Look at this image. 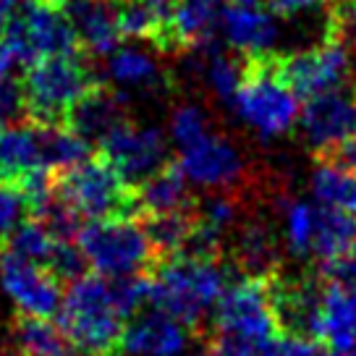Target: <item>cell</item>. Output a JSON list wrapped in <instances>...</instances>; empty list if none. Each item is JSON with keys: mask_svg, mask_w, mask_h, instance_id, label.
Returning <instances> with one entry per match:
<instances>
[{"mask_svg": "<svg viewBox=\"0 0 356 356\" xmlns=\"http://www.w3.org/2000/svg\"><path fill=\"white\" fill-rule=\"evenodd\" d=\"M228 286L222 257H165L149 273V307L170 314L189 330H202Z\"/></svg>", "mask_w": 356, "mask_h": 356, "instance_id": "6da1fadb", "label": "cell"}, {"mask_svg": "<svg viewBox=\"0 0 356 356\" xmlns=\"http://www.w3.org/2000/svg\"><path fill=\"white\" fill-rule=\"evenodd\" d=\"M58 325L81 356H105L123 348L129 320L115 304L111 278L87 273L68 286Z\"/></svg>", "mask_w": 356, "mask_h": 356, "instance_id": "7a4b0ae2", "label": "cell"}, {"mask_svg": "<svg viewBox=\"0 0 356 356\" xmlns=\"http://www.w3.org/2000/svg\"><path fill=\"white\" fill-rule=\"evenodd\" d=\"M97 84L100 81L81 56L42 58L24 74V113L29 123L44 129L66 126L74 105Z\"/></svg>", "mask_w": 356, "mask_h": 356, "instance_id": "3957f363", "label": "cell"}, {"mask_svg": "<svg viewBox=\"0 0 356 356\" xmlns=\"http://www.w3.org/2000/svg\"><path fill=\"white\" fill-rule=\"evenodd\" d=\"M56 194L84 220H113V218H139L136 189L111 165L105 155L56 173Z\"/></svg>", "mask_w": 356, "mask_h": 356, "instance_id": "277c9868", "label": "cell"}, {"mask_svg": "<svg viewBox=\"0 0 356 356\" xmlns=\"http://www.w3.org/2000/svg\"><path fill=\"white\" fill-rule=\"evenodd\" d=\"M76 246L87 265L105 278L145 275L160 262V254L147 236L139 218L89 220L81 225Z\"/></svg>", "mask_w": 356, "mask_h": 356, "instance_id": "5b68a950", "label": "cell"}, {"mask_svg": "<svg viewBox=\"0 0 356 356\" xmlns=\"http://www.w3.org/2000/svg\"><path fill=\"white\" fill-rule=\"evenodd\" d=\"M267 56L244 58V81L236 92L234 113L262 139L289 134L301 118L299 97L278 79Z\"/></svg>", "mask_w": 356, "mask_h": 356, "instance_id": "8992f818", "label": "cell"}, {"mask_svg": "<svg viewBox=\"0 0 356 356\" xmlns=\"http://www.w3.org/2000/svg\"><path fill=\"white\" fill-rule=\"evenodd\" d=\"M351 56H354L351 47L327 29L320 44L299 50V53H286V56L273 53L270 60H273L278 79L286 87L293 89L299 100H312L325 92L351 84V71H354Z\"/></svg>", "mask_w": 356, "mask_h": 356, "instance_id": "52a82bcc", "label": "cell"}, {"mask_svg": "<svg viewBox=\"0 0 356 356\" xmlns=\"http://www.w3.org/2000/svg\"><path fill=\"white\" fill-rule=\"evenodd\" d=\"M212 333L257 346L280 333L270 293V278L238 275L212 312Z\"/></svg>", "mask_w": 356, "mask_h": 356, "instance_id": "ba28073f", "label": "cell"}, {"mask_svg": "<svg viewBox=\"0 0 356 356\" xmlns=\"http://www.w3.org/2000/svg\"><path fill=\"white\" fill-rule=\"evenodd\" d=\"M299 129L314 160L333 155L356 134V81L307 100Z\"/></svg>", "mask_w": 356, "mask_h": 356, "instance_id": "9c48e42d", "label": "cell"}, {"mask_svg": "<svg viewBox=\"0 0 356 356\" xmlns=\"http://www.w3.org/2000/svg\"><path fill=\"white\" fill-rule=\"evenodd\" d=\"M100 155L111 160V165L134 189L170 163L163 131L155 126H136L134 121L121 123L102 139Z\"/></svg>", "mask_w": 356, "mask_h": 356, "instance_id": "30bf717a", "label": "cell"}, {"mask_svg": "<svg viewBox=\"0 0 356 356\" xmlns=\"http://www.w3.org/2000/svg\"><path fill=\"white\" fill-rule=\"evenodd\" d=\"M0 286L16 304L19 314L50 320L63 307V280L44 265L29 262L13 252L0 254Z\"/></svg>", "mask_w": 356, "mask_h": 356, "instance_id": "8fae6325", "label": "cell"}, {"mask_svg": "<svg viewBox=\"0 0 356 356\" xmlns=\"http://www.w3.org/2000/svg\"><path fill=\"white\" fill-rule=\"evenodd\" d=\"M178 165L191 184L212 191H228L241 186L249 176L241 149L222 134L210 131L186 149H178Z\"/></svg>", "mask_w": 356, "mask_h": 356, "instance_id": "7c38bea8", "label": "cell"}, {"mask_svg": "<svg viewBox=\"0 0 356 356\" xmlns=\"http://www.w3.org/2000/svg\"><path fill=\"white\" fill-rule=\"evenodd\" d=\"M22 24L26 44L32 50L34 63L42 58L81 56V40L68 16L66 3L60 0H29L16 16Z\"/></svg>", "mask_w": 356, "mask_h": 356, "instance_id": "4fadbf2b", "label": "cell"}, {"mask_svg": "<svg viewBox=\"0 0 356 356\" xmlns=\"http://www.w3.org/2000/svg\"><path fill=\"white\" fill-rule=\"evenodd\" d=\"M222 0H178L170 32H168L165 53L181 50H215V34L220 32Z\"/></svg>", "mask_w": 356, "mask_h": 356, "instance_id": "5bb4252c", "label": "cell"}, {"mask_svg": "<svg viewBox=\"0 0 356 356\" xmlns=\"http://www.w3.org/2000/svg\"><path fill=\"white\" fill-rule=\"evenodd\" d=\"M220 34L238 56H267L278 40V19L259 6H225L220 16Z\"/></svg>", "mask_w": 356, "mask_h": 356, "instance_id": "9a60e30c", "label": "cell"}, {"mask_svg": "<svg viewBox=\"0 0 356 356\" xmlns=\"http://www.w3.org/2000/svg\"><path fill=\"white\" fill-rule=\"evenodd\" d=\"M189 333L165 312H147L126 325L123 351L129 356H178L189 343Z\"/></svg>", "mask_w": 356, "mask_h": 356, "instance_id": "2e32d148", "label": "cell"}, {"mask_svg": "<svg viewBox=\"0 0 356 356\" xmlns=\"http://www.w3.org/2000/svg\"><path fill=\"white\" fill-rule=\"evenodd\" d=\"M126 121H129L126 118V95L113 92L100 81L74 105L66 129L79 134L81 139H87L89 145H100L113 129H118Z\"/></svg>", "mask_w": 356, "mask_h": 356, "instance_id": "e0dca14e", "label": "cell"}, {"mask_svg": "<svg viewBox=\"0 0 356 356\" xmlns=\"http://www.w3.org/2000/svg\"><path fill=\"white\" fill-rule=\"evenodd\" d=\"M66 8L76 26L81 47L89 56L111 58L118 50L123 34L118 29L113 0H74V3H66Z\"/></svg>", "mask_w": 356, "mask_h": 356, "instance_id": "ac0fdd59", "label": "cell"}, {"mask_svg": "<svg viewBox=\"0 0 356 356\" xmlns=\"http://www.w3.org/2000/svg\"><path fill=\"white\" fill-rule=\"evenodd\" d=\"M44 168L42 163V126L11 123L0 129V181L22 186L24 178Z\"/></svg>", "mask_w": 356, "mask_h": 356, "instance_id": "d6986e66", "label": "cell"}, {"mask_svg": "<svg viewBox=\"0 0 356 356\" xmlns=\"http://www.w3.org/2000/svg\"><path fill=\"white\" fill-rule=\"evenodd\" d=\"M317 341L330 346L338 356L351 354L356 348V296L351 289L325 280Z\"/></svg>", "mask_w": 356, "mask_h": 356, "instance_id": "ffe728a7", "label": "cell"}, {"mask_svg": "<svg viewBox=\"0 0 356 356\" xmlns=\"http://www.w3.org/2000/svg\"><path fill=\"white\" fill-rule=\"evenodd\" d=\"M189 178L178 163H168L155 176L147 178L142 186H136V202H139V220L152 215H170V212H191L197 207V200L189 191Z\"/></svg>", "mask_w": 356, "mask_h": 356, "instance_id": "44dd1931", "label": "cell"}, {"mask_svg": "<svg viewBox=\"0 0 356 356\" xmlns=\"http://www.w3.org/2000/svg\"><path fill=\"white\" fill-rule=\"evenodd\" d=\"M234 259L236 267H241V275H259V278L275 275L280 262L275 234L259 220L244 222L236 234Z\"/></svg>", "mask_w": 356, "mask_h": 356, "instance_id": "7402d4cb", "label": "cell"}, {"mask_svg": "<svg viewBox=\"0 0 356 356\" xmlns=\"http://www.w3.org/2000/svg\"><path fill=\"white\" fill-rule=\"evenodd\" d=\"M312 194L320 207H333L356 218V170L351 168L330 157L317 160L312 170Z\"/></svg>", "mask_w": 356, "mask_h": 356, "instance_id": "603a6c76", "label": "cell"}, {"mask_svg": "<svg viewBox=\"0 0 356 356\" xmlns=\"http://www.w3.org/2000/svg\"><path fill=\"white\" fill-rule=\"evenodd\" d=\"M11 341L22 356H79L74 343L50 320L19 314L11 323Z\"/></svg>", "mask_w": 356, "mask_h": 356, "instance_id": "cb8c5ba5", "label": "cell"}, {"mask_svg": "<svg viewBox=\"0 0 356 356\" xmlns=\"http://www.w3.org/2000/svg\"><path fill=\"white\" fill-rule=\"evenodd\" d=\"M354 241H356L354 215L317 204V231H314L312 257H317L320 262H330V259H338V257L343 254H351Z\"/></svg>", "mask_w": 356, "mask_h": 356, "instance_id": "d4e9b609", "label": "cell"}, {"mask_svg": "<svg viewBox=\"0 0 356 356\" xmlns=\"http://www.w3.org/2000/svg\"><path fill=\"white\" fill-rule=\"evenodd\" d=\"M108 76L113 84L123 89H163L165 87V74L157 66V60L134 50V47H118L108 58Z\"/></svg>", "mask_w": 356, "mask_h": 356, "instance_id": "484cf974", "label": "cell"}, {"mask_svg": "<svg viewBox=\"0 0 356 356\" xmlns=\"http://www.w3.org/2000/svg\"><path fill=\"white\" fill-rule=\"evenodd\" d=\"M142 225H145L147 236H149L160 259L184 254L191 241V234H194V210L142 218Z\"/></svg>", "mask_w": 356, "mask_h": 356, "instance_id": "4316f807", "label": "cell"}, {"mask_svg": "<svg viewBox=\"0 0 356 356\" xmlns=\"http://www.w3.org/2000/svg\"><path fill=\"white\" fill-rule=\"evenodd\" d=\"M92 157V145L66 126L44 129L42 126V163L53 173H63Z\"/></svg>", "mask_w": 356, "mask_h": 356, "instance_id": "83f0119b", "label": "cell"}, {"mask_svg": "<svg viewBox=\"0 0 356 356\" xmlns=\"http://www.w3.org/2000/svg\"><path fill=\"white\" fill-rule=\"evenodd\" d=\"M283 218H286V246L293 257H309L317 231V207L301 200L283 202Z\"/></svg>", "mask_w": 356, "mask_h": 356, "instance_id": "f1b7e54d", "label": "cell"}, {"mask_svg": "<svg viewBox=\"0 0 356 356\" xmlns=\"http://www.w3.org/2000/svg\"><path fill=\"white\" fill-rule=\"evenodd\" d=\"M60 244V238L50 234V228L44 225L42 220H24L19 228H16V234L11 236V241H8V252L13 254L24 257V259H29V262H37V265H44L53 259L56 254V246Z\"/></svg>", "mask_w": 356, "mask_h": 356, "instance_id": "f546056e", "label": "cell"}, {"mask_svg": "<svg viewBox=\"0 0 356 356\" xmlns=\"http://www.w3.org/2000/svg\"><path fill=\"white\" fill-rule=\"evenodd\" d=\"M207 81H210L215 97L225 105H234L236 92L244 81V56L234 58L222 53L220 47L210 50L207 56Z\"/></svg>", "mask_w": 356, "mask_h": 356, "instance_id": "4dcf8cb0", "label": "cell"}, {"mask_svg": "<svg viewBox=\"0 0 356 356\" xmlns=\"http://www.w3.org/2000/svg\"><path fill=\"white\" fill-rule=\"evenodd\" d=\"M210 129V121H207V113L204 108L194 105V102H184L178 105L173 115H170V139L178 149H186L194 142H200L202 136H207Z\"/></svg>", "mask_w": 356, "mask_h": 356, "instance_id": "1f68e13d", "label": "cell"}, {"mask_svg": "<svg viewBox=\"0 0 356 356\" xmlns=\"http://www.w3.org/2000/svg\"><path fill=\"white\" fill-rule=\"evenodd\" d=\"M257 356H338L330 346L291 333H275L254 346Z\"/></svg>", "mask_w": 356, "mask_h": 356, "instance_id": "d6a6232c", "label": "cell"}, {"mask_svg": "<svg viewBox=\"0 0 356 356\" xmlns=\"http://www.w3.org/2000/svg\"><path fill=\"white\" fill-rule=\"evenodd\" d=\"M24 215H29V202L19 186L0 181V249L11 241L16 228L24 222Z\"/></svg>", "mask_w": 356, "mask_h": 356, "instance_id": "836d02e7", "label": "cell"}, {"mask_svg": "<svg viewBox=\"0 0 356 356\" xmlns=\"http://www.w3.org/2000/svg\"><path fill=\"white\" fill-rule=\"evenodd\" d=\"M24 113V89L11 76H0V129L11 126Z\"/></svg>", "mask_w": 356, "mask_h": 356, "instance_id": "e575fe53", "label": "cell"}, {"mask_svg": "<svg viewBox=\"0 0 356 356\" xmlns=\"http://www.w3.org/2000/svg\"><path fill=\"white\" fill-rule=\"evenodd\" d=\"M317 3H325V0H267V6L278 16H293V13L309 11Z\"/></svg>", "mask_w": 356, "mask_h": 356, "instance_id": "d590c367", "label": "cell"}, {"mask_svg": "<svg viewBox=\"0 0 356 356\" xmlns=\"http://www.w3.org/2000/svg\"><path fill=\"white\" fill-rule=\"evenodd\" d=\"M330 160H335V163H341V165L356 170V134L346 142V145H341L338 149H335L333 155H330Z\"/></svg>", "mask_w": 356, "mask_h": 356, "instance_id": "8d00e7d4", "label": "cell"}, {"mask_svg": "<svg viewBox=\"0 0 356 356\" xmlns=\"http://www.w3.org/2000/svg\"><path fill=\"white\" fill-rule=\"evenodd\" d=\"M16 66H19V63H16V58L11 56L8 44H6L3 34H0V76H11V71Z\"/></svg>", "mask_w": 356, "mask_h": 356, "instance_id": "74e56055", "label": "cell"}, {"mask_svg": "<svg viewBox=\"0 0 356 356\" xmlns=\"http://www.w3.org/2000/svg\"><path fill=\"white\" fill-rule=\"evenodd\" d=\"M11 8H13V0H0V29L11 19Z\"/></svg>", "mask_w": 356, "mask_h": 356, "instance_id": "f35d334b", "label": "cell"}, {"mask_svg": "<svg viewBox=\"0 0 356 356\" xmlns=\"http://www.w3.org/2000/svg\"><path fill=\"white\" fill-rule=\"evenodd\" d=\"M191 356H212L210 351H202V354H191Z\"/></svg>", "mask_w": 356, "mask_h": 356, "instance_id": "ab89813d", "label": "cell"}, {"mask_svg": "<svg viewBox=\"0 0 356 356\" xmlns=\"http://www.w3.org/2000/svg\"><path fill=\"white\" fill-rule=\"evenodd\" d=\"M351 254H354V257H356V241H354V249H351Z\"/></svg>", "mask_w": 356, "mask_h": 356, "instance_id": "60d3db41", "label": "cell"}, {"mask_svg": "<svg viewBox=\"0 0 356 356\" xmlns=\"http://www.w3.org/2000/svg\"><path fill=\"white\" fill-rule=\"evenodd\" d=\"M60 3H74V0H60Z\"/></svg>", "mask_w": 356, "mask_h": 356, "instance_id": "b9f144b4", "label": "cell"}, {"mask_svg": "<svg viewBox=\"0 0 356 356\" xmlns=\"http://www.w3.org/2000/svg\"><path fill=\"white\" fill-rule=\"evenodd\" d=\"M346 356H356V351H351V354H346Z\"/></svg>", "mask_w": 356, "mask_h": 356, "instance_id": "7bdbcfd3", "label": "cell"}, {"mask_svg": "<svg viewBox=\"0 0 356 356\" xmlns=\"http://www.w3.org/2000/svg\"><path fill=\"white\" fill-rule=\"evenodd\" d=\"M348 3H354V6H356V0H348Z\"/></svg>", "mask_w": 356, "mask_h": 356, "instance_id": "ee69618b", "label": "cell"}, {"mask_svg": "<svg viewBox=\"0 0 356 356\" xmlns=\"http://www.w3.org/2000/svg\"><path fill=\"white\" fill-rule=\"evenodd\" d=\"M351 291H354V296H356V289H351Z\"/></svg>", "mask_w": 356, "mask_h": 356, "instance_id": "f6af8a7d", "label": "cell"}, {"mask_svg": "<svg viewBox=\"0 0 356 356\" xmlns=\"http://www.w3.org/2000/svg\"><path fill=\"white\" fill-rule=\"evenodd\" d=\"M24 3H29V0H24Z\"/></svg>", "mask_w": 356, "mask_h": 356, "instance_id": "bcb514c9", "label": "cell"}, {"mask_svg": "<svg viewBox=\"0 0 356 356\" xmlns=\"http://www.w3.org/2000/svg\"><path fill=\"white\" fill-rule=\"evenodd\" d=\"M113 3H118V0H113Z\"/></svg>", "mask_w": 356, "mask_h": 356, "instance_id": "7dc6e473", "label": "cell"}, {"mask_svg": "<svg viewBox=\"0 0 356 356\" xmlns=\"http://www.w3.org/2000/svg\"><path fill=\"white\" fill-rule=\"evenodd\" d=\"M354 351H356V348H354Z\"/></svg>", "mask_w": 356, "mask_h": 356, "instance_id": "c3c4849f", "label": "cell"}]
</instances>
